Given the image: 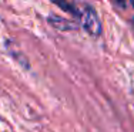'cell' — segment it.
Here are the masks:
<instances>
[{"label":"cell","instance_id":"6da1fadb","mask_svg":"<svg viewBox=\"0 0 134 132\" xmlns=\"http://www.w3.org/2000/svg\"><path fill=\"white\" fill-rule=\"evenodd\" d=\"M80 23H81V27L87 31L90 36L93 37H98L101 34V23L98 20V16L97 13L94 11V9L91 6L86 4L84 9L80 10Z\"/></svg>","mask_w":134,"mask_h":132},{"label":"cell","instance_id":"7a4b0ae2","mask_svg":"<svg viewBox=\"0 0 134 132\" xmlns=\"http://www.w3.org/2000/svg\"><path fill=\"white\" fill-rule=\"evenodd\" d=\"M49 21H50L52 26L57 27V29H60V30H73V29H76L74 24H70V21L59 17V16H52V17H49Z\"/></svg>","mask_w":134,"mask_h":132},{"label":"cell","instance_id":"3957f363","mask_svg":"<svg viewBox=\"0 0 134 132\" xmlns=\"http://www.w3.org/2000/svg\"><path fill=\"white\" fill-rule=\"evenodd\" d=\"M133 29H134V20H133Z\"/></svg>","mask_w":134,"mask_h":132}]
</instances>
